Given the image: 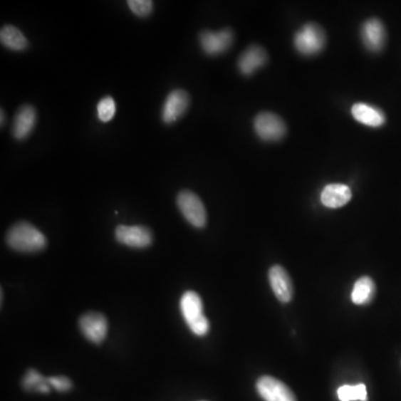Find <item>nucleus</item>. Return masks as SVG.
Instances as JSON below:
<instances>
[{
    "instance_id": "obj_1",
    "label": "nucleus",
    "mask_w": 401,
    "mask_h": 401,
    "mask_svg": "<svg viewBox=\"0 0 401 401\" xmlns=\"http://www.w3.org/2000/svg\"><path fill=\"white\" fill-rule=\"evenodd\" d=\"M6 241L13 250L25 254L38 252L47 246L46 236L28 222H19L13 225L8 231Z\"/></svg>"
},
{
    "instance_id": "obj_2",
    "label": "nucleus",
    "mask_w": 401,
    "mask_h": 401,
    "mask_svg": "<svg viewBox=\"0 0 401 401\" xmlns=\"http://www.w3.org/2000/svg\"><path fill=\"white\" fill-rule=\"evenodd\" d=\"M182 316L184 318L189 330L194 335H207L210 330V322L203 313V302L201 296L194 291H187L182 296L181 303Z\"/></svg>"
},
{
    "instance_id": "obj_3",
    "label": "nucleus",
    "mask_w": 401,
    "mask_h": 401,
    "mask_svg": "<svg viewBox=\"0 0 401 401\" xmlns=\"http://www.w3.org/2000/svg\"><path fill=\"white\" fill-rule=\"evenodd\" d=\"M325 31L318 24L309 23L304 25L294 36V46L300 54L306 56L318 54L325 48Z\"/></svg>"
},
{
    "instance_id": "obj_4",
    "label": "nucleus",
    "mask_w": 401,
    "mask_h": 401,
    "mask_svg": "<svg viewBox=\"0 0 401 401\" xmlns=\"http://www.w3.org/2000/svg\"><path fill=\"white\" fill-rule=\"evenodd\" d=\"M177 207L183 217L194 228L203 229L207 225V215L204 204L195 193L182 191L177 195Z\"/></svg>"
},
{
    "instance_id": "obj_5",
    "label": "nucleus",
    "mask_w": 401,
    "mask_h": 401,
    "mask_svg": "<svg viewBox=\"0 0 401 401\" xmlns=\"http://www.w3.org/2000/svg\"><path fill=\"white\" fill-rule=\"evenodd\" d=\"M254 130L259 137L266 142L280 141L286 133L284 120L271 112H262L256 116Z\"/></svg>"
},
{
    "instance_id": "obj_6",
    "label": "nucleus",
    "mask_w": 401,
    "mask_h": 401,
    "mask_svg": "<svg viewBox=\"0 0 401 401\" xmlns=\"http://www.w3.org/2000/svg\"><path fill=\"white\" fill-rule=\"evenodd\" d=\"M115 238L124 246L134 249L148 248L153 242L151 230L141 225H134V226L120 225L116 228Z\"/></svg>"
},
{
    "instance_id": "obj_7",
    "label": "nucleus",
    "mask_w": 401,
    "mask_h": 401,
    "mask_svg": "<svg viewBox=\"0 0 401 401\" xmlns=\"http://www.w3.org/2000/svg\"><path fill=\"white\" fill-rule=\"evenodd\" d=\"M234 35L231 29L220 31H204L199 33V43L205 54L210 56L223 54L232 45Z\"/></svg>"
},
{
    "instance_id": "obj_8",
    "label": "nucleus",
    "mask_w": 401,
    "mask_h": 401,
    "mask_svg": "<svg viewBox=\"0 0 401 401\" xmlns=\"http://www.w3.org/2000/svg\"><path fill=\"white\" fill-rule=\"evenodd\" d=\"M256 390L264 401H296L293 391L274 377L264 376L259 378Z\"/></svg>"
},
{
    "instance_id": "obj_9",
    "label": "nucleus",
    "mask_w": 401,
    "mask_h": 401,
    "mask_svg": "<svg viewBox=\"0 0 401 401\" xmlns=\"http://www.w3.org/2000/svg\"><path fill=\"white\" fill-rule=\"evenodd\" d=\"M189 106V96L185 90H174L167 95L162 110V120L165 124H173L184 115Z\"/></svg>"
},
{
    "instance_id": "obj_10",
    "label": "nucleus",
    "mask_w": 401,
    "mask_h": 401,
    "mask_svg": "<svg viewBox=\"0 0 401 401\" xmlns=\"http://www.w3.org/2000/svg\"><path fill=\"white\" fill-rule=\"evenodd\" d=\"M83 335L93 343H100L108 335V320L98 312H90L80 320Z\"/></svg>"
},
{
    "instance_id": "obj_11",
    "label": "nucleus",
    "mask_w": 401,
    "mask_h": 401,
    "mask_svg": "<svg viewBox=\"0 0 401 401\" xmlns=\"http://www.w3.org/2000/svg\"><path fill=\"white\" fill-rule=\"evenodd\" d=\"M363 45L373 53L382 51L387 41L386 28L382 21L377 19H368L361 27Z\"/></svg>"
},
{
    "instance_id": "obj_12",
    "label": "nucleus",
    "mask_w": 401,
    "mask_h": 401,
    "mask_svg": "<svg viewBox=\"0 0 401 401\" xmlns=\"http://www.w3.org/2000/svg\"><path fill=\"white\" fill-rule=\"evenodd\" d=\"M269 281L278 301L288 303L293 296V284L281 266H274L269 271Z\"/></svg>"
},
{
    "instance_id": "obj_13",
    "label": "nucleus",
    "mask_w": 401,
    "mask_h": 401,
    "mask_svg": "<svg viewBox=\"0 0 401 401\" xmlns=\"http://www.w3.org/2000/svg\"><path fill=\"white\" fill-rule=\"evenodd\" d=\"M37 113L31 105H24L17 110L14 118L11 133L19 141H23L28 137L36 125Z\"/></svg>"
},
{
    "instance_id": "obj_14",
    "label": "nucleus",
    "mask_w": 401,
    "mask_h": 401,
    "mask_svg": "<svg viewBox=\"0 0 401 401\" xmlns=\"http://www.w3.org/2000/svg\"><path fill=\"white\" fill-rule=\"evenodd\" d=\"M266 62H268V54L266 49L259 45H252L241 54L238 61L239 71L244 76H251L259 68L264 67Z\"/></svg>"
},
{
    "instance_id": "obj_15",
    "label": "nucleus",
    "mask_w": 401,
    "mask_h": 401,
    "mask_svg": "<svg viewBox=\"0 0 401 401\" xmlns=\"http://www.w3.org/2000/svg\"><path fill=\"white\" fill-rule=\"evenodd\" d=\"M353 192L350 187L339 183L327 185L321 193V202L330 209H338L343 207L350 201Z\"/></svg>"
},
{
    "instance_id": "obj_16",
    "label": "nucleus",
    "mask_w": 401,
    "mask_h": 401,
    "mask_svg": "<svg viewBox=\"0 0 401 401\" xmlns=\"http://www.w3.org/2000/svg\"><path fill=\"white\" fill-rule=\"evenodd\" d=\"M353 116L359 123L371 127H380L386 122L382 110L365 103H357L353 106Z\"/></svg>"
},
{
    "instance_id": "obj_17",
    "label": "nucleus",
    "mask_w": 401,
    "mask_h": 401,
    "mask_svg": "<svg viewBox=\"0 0 401 401\" xmlns=\"http://www.w3.org/2000/svg\"><path fill=\"white\" fill-rule=\"evenodd\" d=\"M0 43L6 48L14 51H23L28 47V41L25 35L13 25H6L1 28Z\"/></svg>"
},
{
    "instance_id": "obj_18",
    "label": "nucleus",
    "mask_w": 401,
    "mask_h": 401,
    "mask_svg": "<svg viewBox=\"0 0 401 401\" xmlns=\"http://www.w3.org/2000/svg\"><path fill=\"white\" fill-rule=\"evenodd\" d=\"M375 293H376V286H375L373 278L369 276H363L353 286L351 299H353V303L361 306V304H367L373 301Z\"/></svg>"
},
{
    "instance_id": "obj_19",
    "label": "nucleus",
    "mask_w": 401,
    "mask_h": 401,
    "mask_svg": "<svg viewBox=\"0 0 401 401\" xmlns=\"http://www.w3.org/2000/svg\"><path fill=\"white\" fill-rule=\"evenodd\" d=\"M48 379L43 378L38 371L28 370V373H26L25 377L23 379V387L26 390H35L38 391V392H43V394H48L49 390Z\"/></svg>"
},
{
    "instance_id": "obj_20",
    "label": "nucleus",
    "mask_w": 401,
    "mask_h": 401,
    "mask_svg": "<svg viewBox=\"0 0 401 401\" xmlns=\"http://www.w3.org/2000/svg\"><path fill=\"white\" fill-rule=\"evenodd\" d=\"M337 394L340 401L368 400L367 388L363 383H359L355 386L345 385V386L340 387L338 389Z\"/></svg>"
},
{
    "instance_id": "obj_21",
    "label": "nucleus",
    "mask_w": 401,
    "mask_h": 401,
    "mask_svg": "<svg viewBox=\"0 0 401 401\" xmlns=\"http://www.w3.org/2000/svg\"><path fill=\"white\" fill-rule=\"evenodd\" d=\"M116 104L112 96L102 98L98 104V116L100 122L108 123L115 116Z\"/></svg>"
},
{
    "instance_id": "obj_22",
    "label": "nucleus",
    "mask_w": 401,
    "mask_h": 401,
    "mask_svg": "<svg viewBox=\"0 0 401 401\" xmlns=\"http://www.w3.org/2000/svg\"><path fill=\"white\" fill-rule=\"evenodd\" d=\"M127 5L137 17H147L153 11V1L151 0H130Z\"/></svg>"
},
{
    "instance_id": "obj_23",
    "label": "nucleus",
    "mask_w": 401,
    "mask_h": 401,
    "mask_svg": "<svg viewBox=\"0 0 401 401\" xmlns=\"http://www.w3.org/2000/svg\"><path fill=\"white\" fill-rule=\"evenodd\" d=\"M48 382L53 388L56 389L57 391H61V392L71 390L73 387L72 381L66 377H51V378H48Z\"/></svg>"
},
{
    "instance_id": "obj_24",
    "label": "nucleus",
    "mask_w": 401,
    "mask_h": 401,
    "mask_svg": "<svg viewBox=\"0 0 401 401\" xmlns=\"http://www.w3.org/2000/svg\"><path fill=\"white\" fill-rule=\"evenodd\" d=\"M0 115H1V126H4V124H5V112H4V110H1Z\"/></svg>"
}]
</instances>
